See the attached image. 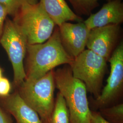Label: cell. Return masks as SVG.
I'll return each mask as SVG.
<instances>
[{
  "mask_svg": "<svg viewBox=\"0 0 123 123\" xmlns=\"http://www.w3.org/2000/svg\"><path fill=\"white\" fill-rule=\"evenodd\" d=\"M26 56L25 80L28 81L39 79L57 66L70 65L74 60L62 44L57 26L45 42L28 44Z\"/></svg>",
  "mask_w": 123,
  "mask_h": 123,
  "instance_id": "obj_1",
  "label": "cell"
},
{
  "mask_svg": "<svg viewBox=\"0 0 123 123\" xmlns=\"http://www.w3.org/2000/svg\"><path fill=\"white\" fill-rule=\"evenodd\" d=\"M55 87L64 98L69 113L70 123H90L87 89L84 83L74 78L69 65L54 70Z\"/></svg>",
  "mask_w": 123,
  "mask_h": 123,
  "instance_id": "obj_2",
  "label": "cell"
},
{
  "mask_svg": "<svg viewBox=\"0 0 123 123\" xmlns=\"http://www.w3.org/2000/svg\"><path fill=\"white\" fill-rule=\"evenodd\" d=\"M54 70L34 81H24L18 87L23 100L37 113L43 123H50L55 104Z\"/></svg>",
  "mask_w": 123,
  "mask_h": 123,
  "instance_id": "obj_3",
  "label": "cell"
},
{
  "mask_svg": "<svg viewBox=\"0 0 123 123\" xmlns=\"http://www.w3.org/2000/svg\"><path fill=\"white\" fill-rule=\"evenodd\" d=\"M12 20L26 37L28 44L45 42L56 26L39 1L24 5Z\"/></svg>",
  "mask_w": 123,
  "mask_h": 123,
  "instance_id": "obj_4",
  "label": "cell"
},
{
  "mask_svg": "<svg viewBox=\"0 0 123 123\" xmlns=\"http://www.w3.org/2000/svg\"><path fill=\"white\" fill-rule=\"evenodd\" d=\"M107 61L89 49H85L70 65L73 76L84 83L87 92L97 98L101 94Z\"/></svg>",
  "mask_w": 123,
  "mask_h": 123,
  "instance_id": "obj_5",
  "label": "cell"
},
{
  "mask_svg": "<svg viewBox=\"0 0 123 123\" xmlns=\"http://www.w3.org/2000/svg\"><path fill=\"white\" fill-rule=\"evenodd\" d=\"M0 43L7 53L13 68V83L18 88L26 78L24 59L28 43L26 37L13 21L6 19Z\"/></svg>",
  "mask_w": 123,
  "mask_h": 123,
  "instance_id": "obj_6",
  "label": "cell"
},
{
  "mask_svg": "<svg viewBox=\"0 0 123 123\" xmlns=\"http://www.w3.org/2000/svg\"><path fill=\"white\" fill-rule=\"evenodd\" d=\"M110 73L101 94L93 101L95 109L109 107L120 97L123 89V42H120L108 60Z\"/></svg>",
  "mask_w": 123,
  "mask_h": 123,
  "instance_id": "obj_7",
  "label": "cell"
},
{
  "mask_svg": "<svg viewBox=\"0 0 123 123\" xmlns=\"http://www.w3.org/2000/svg\"><path fill=\"white\" fill-rule=\"evenodd\" d=\"M121 31L119 25H110L93 28L89 32L86 47L108 61L119 44Z\"/></svg>",
  "mask_w": 123,
  "mask_h": 123,
  "instance_id": "obj_8",
  "label": "cell"
},
{
  "mask_svg": "<svg viewBox=\"0 0 123 123\" xmlns=\"http://www.w3.org/2000/svg\"><path fill=\"white\" fill-rule=\"evenodd\" d=\"M64 49L74 58L85 50L90 29L83 22H65L58 26Z\"/></svg>",
  "mask_w": 123,
  "mask_h": 123,
  "instance_id": "obj_9",
  "label": "cell"
},
{
  "mask_svg": "<svg viewBox=\"0 0 123 123\" xmlns=\"http://www.w3.org/2000/svg\"><path fill=\"white\" fill-rule=\"evenodd\" d=\"M84 22L90 30L110 25H120L123 22L122 0L107 1L98 12L91 13Z\"/></svg>",
  "mask_w": 123,
  "mask_h": 123,
  "instance_id": "obj_10",
  "label": "cell"
},
{
  "mask_svg": "<svg viewBox=\"0 0 123 123\" xmlns=\"http://www.w3.org/2000/svg\"><path fill=\"white\" fill-rule=\"evenodd\" d=\"M3 106L17 123H43L37 113L25 103L18 92L6 96Z\"/></svg>",
  "mask_w": 123,
  "mask_h": 123,
  "instance_id": "obj_11",
  "label": "cell"
},
{
  "mask_svg": "<svg viewBox=\"0 0 123 123\" xmlns=\"http://www.w3.org/2000/svg\"><path fill=\"white\" fill-rule=\"evenodd\" d=\"M39 2L56 26L68 22H84L83 18L71 9L65 0H40Z\"/></svg>",
  "mask_w": 123,
  "mask_h": 123,
  "instance_id": "obj_12",
  "label": "cell"
},
{
  "mask_svg": "<svg viewBox=\"0 0 123 123\" xmlns=\"http://www.w3.org/2000/svg\"><path fill=\"white\" fill-rule=\"evenodd\" d=\"M50 123H70L69 113L66 102L59 92L55 99Z\"/></svg>",
  "mask_w": 123,
  "mask_h": 123,
  "instance_id": "obj_13",
  "label": "cell"
},
{
  "mask_svg": "<svg viewBox=\"0 0 123 123\" xmlns=\"http://www.w3.org/2000/svg\"><path fill=\"white\" fill-rule=\"evenodd\" d=\"M72 6L77 15L89 16L94 9L99 6L101 0H68ZM107 1L110 0H106Z\"/></svg>",
  "mask_w": 123,
  "mask_h": 123,
  "instance_id": "obj_14",
  "label": "cell"
},
{
  "mask_svg": "<svg viewBox=\"0 0 123 123\" xmlns=\"http://www.w3.org/2000/svg\"><path fill=\"white\" fill-rule=\"evenodd\" d=\"M98 112L109 123H123V103L101 109Z\"/></svg>",
  "mask_w": 123,
  "mask_h": 123,
  "instance_id": "obj_15",
  "label": "cell"
},
{
  "mask_svg": "<svg viewBox=\"0 0 123 123\" xmlns=\"http://www.w3.org/2000/svg\"><path fill=\"white\" fill-rule=\"evenodd\" d=\"M38 2V0H0V3L4 6L8 11V15L12 18L24 5Z\"/></svg>",
  "mask_w": 123,
  "mask_h": 123,
  "instance_id": "obj_16",
  "label": "cell"
},
{
  "mask_svg": "<svg viewBox=\"0 0 123 123\" xmlns=\"http://www.w3.org/2000/svg\"><path fill=\"white\" fill-rule=\"evenodd\" d=\"M11 88L9 80L6 78L1 77L0 79V96L4 97L8 96Z\"/></svg>",
  "mask_w": 123,
  "mask_h": 123,
  "instance_id": "obj_17",
  "label": "cell"
},
{
  "mask_svg": "<svg viewBox=\"0 0 123 123\" xmlns=\"http://www.w3.org/2000/svg\"><path fill=\"white\" fill-rule=\"evenodd\" d=\"M8 15V13L6 7L0 3V38L3 32L6 17Z\"/></svg>",
  "mask_w": 123,
  "mask_h": 123,
  "instance_id": "obj_18",
  "label": "cell"
},
{
  "mask_svg": "<svg viewBox=\"0 0 123 123\" xmlns=\"http://www.w3.org/2000/svg\"><path fill=\"white\" fill-rule=\"evenodd\" d=\"M90 123H110L104 119L98 112L92 110V116Z\"/></svg>",
  "mask_w": 123,
  "mask_h": 123,
  "instance_id": "obj_19",
  "label": "cell"
},
{
  "mask_svg": "<svg viewBox=\"0 0 123 123\" xmlns=\"http://www.w3.org/2000/svg\"><path fill=\"white\" fill-rule=\"evenodd\" d=\"M0 123H12L11 120L0 107Z\"/></svg>",
  "mask_w": 123,
  "mask_h": 123,
  "instance_id": "obj_20",
  "label": "cell"
},
{
  "mask_svg": "<svg viewBox=\"0 0 123 123\" xmlns=\"http://www.w3.org/2000/svg\"><path fill=\"white\" fill-rule=\"evenodd\" d=\"M2 77H1V69H0V78H1Z\"/></svg>",
  "mask_w": 123,
  "mask_h": 123,
  "instance_id": "obj_21",
  "label": "cell"
}]
</instances>
